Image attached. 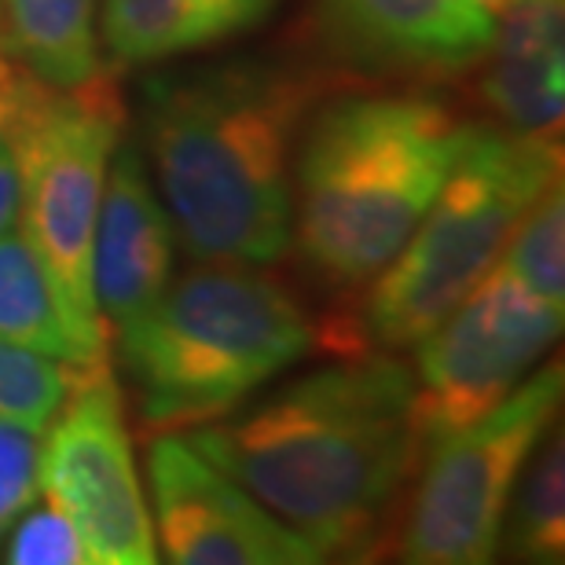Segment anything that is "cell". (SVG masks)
Instances as JSON below:
<instances>
[{
    "instance_id": "cell-1",
    "label": "cell",
    "mask_w": 565,
    "mask_h": 565,
    "mask_svg": "<svg viewBox=\"0 0 565 565\" xmlns=\"http://www.w3.org/2000/svg\"><path fill=\"white\" fill-rule=\"evenodd\" d=\"M412 401V367L367 349L250 412L188 429V440L323 558H360L386 544L401 489L419 470Z\"/></svg>"
},
{
    "instance_id": "cell-2",
    "label": "cell",
    "mask_w": 565,
    "mask_h": 565,
    "mask_svg": "<svg viewBox=\"0 0 565 565\" xmlns=\"http://www.w3.org/2000/svg\"><path fill=\"white\" fill-rule=\"evenodd\" d=\"M331 71L232 60L143 85V162L191 262L276 265L294 239V158Z\"/></svg>"
},
{
    "instance_id": "cell-3",
    "label": "cell",
    "mask_w": 565,
    "mask_h": 565,
    "mask_svg": "<svg viewBox=\"0 0 565 565\" xmlns=\"http://www.w3.org/2000/svg\"><path fill=\"white\" fill-rule=\"evenodd\" d=\"M470 121L426 96H338L301 129L294 239L323 282L353 290L386 268L470 140Z\"/></svg>"
},
{
    "instance_id": "cell-4",
    "label": "cell",
    "mask_w": 565,
    "mask_h": 565,
    "mask_svg": "<svg viewBox=\"0 0 565 565\" xmlns=\"http://www.w3.org/2000/svg\"><path fill=\"white\" fill-rule=\"evenodd\" d=\"M316 349V327L265 265L195 262L118 327V356L147 434H188L239 412Z\"/></svg>"
},
{
    "instance_id": "cell-5",
    "label": "cell",
    "mask_w": 565,
    "mask_h": 565,
    "mask_svg": "<svg viewBox=\"0 0 565 565\" xmlns=\"http://www.w3.org/2000/svg\"><path fill=\"white\" fill-rule=\"evenodd\" d=\"M562 180V137L473 126L445 188L397 257L371 279L349 323L323 338L334 353L415 349L500 265L529 206Z\"/></svg>"
},
{
    "instance_id": "cell-6",
    "label": "cell",
    "mask_w": 565,
    "mask_h": 565,
    "mask_svg": "<svg viewBox=\"0 0 565 565\" xmlns=\"http://www.w3.org/2000/svg\"><path fill=\"white\" fill-rule=\"evenodd\" d=\"M121 129L126 104L107 66L63 88L0 52V140L15 154L22 180V239L99 353H107V323L93 294V239Z\"/></svg>"
},
{
    "instance_id": "cell-7",
    "label": "cell",
    "mask_w": 565,
    "mask_h": 565,
    "mask_svg": "<svg viewBox=\"0 0 565 565\" xmlns=\"http://www.w3.org/2000/svg\"><path fill=\"white\" fill-rule=\"evenodd\" d=\"M562 360L529 371L507 397L467 426L434 440L393 551L408 565H484L500 551L507 503L529 456L562 404Z\"/></svg>"
},
{
    "instance_id": "cell-8",
    "label": "cell",
    "mask_w": 565,
    "mask_h": 565,
    "mask_svg": "<svg viewBox=\"0 0 565 565\" xmlns=\"http://www.w3.org/2000/svg\"><path fill=\"white\" fill-rule=\"evenodd\" d=\"M562 334V312L500 265L415 345L412 419L423 451L495 408Z\"/></svg>"
},
{
    "instance_id": "cell-9",
    "label": "cell",
    "mask_w": 565,
    "mask_h": 565,
    "mask_svg": "<svg viewBox=\"0 0 565 565\" xmlns=\"http://www.w3.org/2000/svg\"><path fill=\"white\" fill-rule=\"evenodd\" d=\"M41 495L82 533L93 565H154L158 540L110 364L82 367L41 434Z\"/></svg>"
},
{
    "instance_id": "cell-10",
    "label": "cell",
    "mask_w": 565,
    "mask_h": 565,
    "mask_svg": "<svg viewBox=\"0 0 565 565\" xmlns=\"http://www.w3.org/2000/svg\"><path fill=\"white\" fill-rule=\"evenodd\" d=\"M151 522L177 565H312L327 562L301 533L221 473L188 437L158 434L147 451Z\"/></svg>"
},
{
    "instance_id": "cell-11",
    "label": "cell",
    "mask_w": 565,
    "mask_h": 565,
    "mask_svg": "<svg viewBox=\"0 0 565 565\" xmlns=\"http://www.w3.org/2000/svg\"><path fill=\"white\" fill-rule=\"evenodd\" d=\"M93 239V294L104 323H129L162 298L177 268V228L137 143L115 147Z\"/></svg>"
},
{
    "instance_id": "cell-12",
    "label": "cell",
    "mask_w": 565,
    "mask_h": 565,
    "mask_svg": "<svg viewBox=\"0 0 565 565\" xmlns=\"http://www.w3.org/2000/svg\"><path fill=\"white\" fill-rule=\"evenodd\" d=\"M349 55L401 71H467L492 41L489 0H320Z\"/></svg>"
},
{
    "instance_id": "cell-13",
    "label": "cell",
    "mask_w": 565,
    "mask_h": 565,
    "mask_svg": "<svg viewBox=\"0 0 565 565\" xmlns=\"http://www.w3.org/2000/svg\"><path fill=\"white\" fill-rule=\"evenodd\" d=\"M562 0H500L478 88L503 129L562 137Z\"/></svg>"
},
{
    "instance_id": "cell-14",
    "label": "cell",
    "mask_w": 565,
    "mask_h": 565,
    "mask_svg": "<svg viewBox=\"0 0 565 565\" xmlns=\"http://www.w3.org/2000/svg\"><path fill=\"white\" fill-rule=\"evenodd\" d=\"M276 0H104L99 41L110 60L140 66L210 49L250 30Z\"/></svg>"
},
{
    "instance_id": "cell-15",
    "label": "cell",
    "mask_w": 565,
    "mask_h": 565,
    "mask_svg": "<svg viewBox=\"0 0 565 565\" xmlns=\"http://www.w3.org/2000/svg\"><path fill=\"white\" fill-rule=\"evenodd\" d=\"M0 52L52 85L85 82L104 66L96 0H4Z\"/></svg>"
},
{
    "instance_id": "cell-16",
    "label": "cell",
    "mask_w": 565,
    "mask_h": 565,
    "mask_svg": "<svg viewBox=\"0 0 565 565\" xmlns=\"http://www.w3.org/2000/svg\"><path fill=\"white\" fill-rule=\"evenodd\" d=\"M0 338L74 367L110 364L82 338L22 232L0 235Z\"/></svg>"
},
{
    "instance_id": "cell-17",
    "label": "cell",
    "mask_w": 565,
    "mask_h": 565,
    "mask_svg": "<svg viewBox=\"0 0 565 565\" xmlns=\"http://www.w3.org/2000/svg\"><path fill=\"white\" fill-rule=\"evenodd\" d=\"M500 547L518 562L551 565L565 558V440L562 429L540 437L507 503Z\"/></svg>"
},
{
    "instance_id": "cell-18",
    "label": "cell",
    "mask_w": 565,
    "mask_h": 565,
    "mask_svg": "<svg viewBox=\"0 0 565 565\" xmlns=\"http://www.w3.org/2000/svg\"><path fill=\"white\" fill-rule=\"evenodd\" d=\"M500 268L511 273L529 294L565 312V195L555 180L540 195L511 235L500 257Z\"/></svg>"
},
{
    "instance_id": "cell-19",
    "label": "cell",
    "mask_w": 565,
    "mask_h": 565,
    "mask_svg": "<svg viewBox=\"0 0 565 565\" xmlns=\"http://www.w3.org/2000/svg\"><path fill=\"white\" fill-rule=\"evenodd\" d=\"M77 375L82 367L0 338V419L44 434L71 397Z\"/></svg>"
},
{
    "instance_id": "cell-20",
    "label": "cell",
    "mask_w": 565,
    "mask_h": 565,
    "mask_svg": "<svg viewBox=\"0 0 565 565\" xmlns=\"http://www.w3.org/2000/svg\"><path fill=\"white\" fill-rule=\"evenodd\" d=\"M4 540L0 558L11 565H93L77 525L44 495L8 529Z\"/></svg>"
},
{
    "instance_id": "cell-21",
    "label": "cell",
    "mask_w": 565,
    "mask_h": 565,
    "mask_svg": "<svg viewBox=\"0 0 565 565\" xmlns=\"http://www.w3.org/2000/svg\"><path fill=\"white\" fill-rule=\"evenodd\" d=\"M41 500V434L0 419V544Z\"/></svg>"
},
{
    "instance_id": "cell-22",
    "label": "cell",
    "mask_w": 565,
    "mask_h": 565,
    "mask_svg": "<svg viewBox=\"0 0 565 565\" xmlns=\"http://www.w3.org/2000/svg\"><path fill=\"white\" fill-rule=\"evenodd\" d=\"M19 210H22V180L11 147L0 140V235L19 228Z\"/></svg>"
},
{
    "instance_id": "cell-23",
    "label": "cell",
    "mask_w": 565,
    "mask_h": 565,
    "mask_svg": "<svg viewBox=\"0 0 565 565\" xmlns=\"http://www.w3.org/2000/svg\"><path fill=\"white\" fill-rule=\"evenodd\" d=\"M0 4H4V0H0Z\"/></svg>"
}]
</instances>
